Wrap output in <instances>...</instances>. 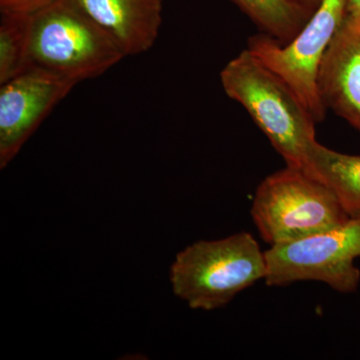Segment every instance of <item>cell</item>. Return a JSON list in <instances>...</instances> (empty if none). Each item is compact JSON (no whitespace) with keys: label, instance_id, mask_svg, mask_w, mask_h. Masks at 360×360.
Masks as SVG:
<instances>
[{"label":"cell","instance_id":"1","mask_svg":"<svg viewBox=\"0 0 360 360\" xmlns=\"http://www.w3.org/2000/svg\"><path fill=\"white\" fill-rule=\"evenodd\" d=\"M220 80L226 96L250 113L286 165L309 172L316 122L285 80L248 49L224 66Z\"/></svg>","mask_w":360,"mask_h":360},{"label":"cell","instance_id":"2","mask_svg":"<svg viewBox=\"0 0 360 360\" xmlns=\"http://www.w3.org/2000/svg\"><path fill=\"white\" fill-rule=\"evenodd\" d=\"M124 58L75 0H56L32 13L25 71H42L77 84L101 77Z\"/></svg>","mask_w":360,"mask_h":360},{"label":"cell","instance_id":"3","mask_svg":"<svg viewBox=\"0 0 360 360\" xmlns=\"http://www.w3.org/2000/svg\"><path fill=\"white\" fill-rule=\"evenodd\" d=\"M265 252L248 232L198 241L179 252L170 269L174 295L193 309L224 307L241 291L265 279Z\"/></svg>","mask_w":360,"mask_h":360},{"label":"cell","instance_id":"4","mask_svg":"<svg viewBox=\"0 0 360 360\" xmlns=\"http://www.w3.org/2000/svg\"><path fill=\"white\" fill-rule=\"evenodd\" d=\"M251 217L270 246L329 231L350 219L324 182L290 165L260 182Z\"/></svg>","mask_w":360,"mask_h":360},{"label":"cell","instance_id":"5","mask_svg":"<svg viewBox=\"0 0 360 360\" xmlns=\"http://www.w3.org/2000/svg\"><path fill=\"white\" fill-rule=\"evenodd\" d=\"M269 286L297 281H321L340 293L355 292L360 270V219H349L329 231L270 246L265 251Z\"/></svg>","mask_w":360,"mask_h":360},{"label":"cell","instance_id":"6","mask_svg":"<svg viewBox=\"0 0 360 360\" xmlns=\"http://www.w3.org/2000/svg\"><path fill=\"white\" fill-rule=\"evenodd\" d=\"M347 4L348 0H323L290 44H281L264 33L248 39V51L285 80L316 123L323 122L328 111L319 96L317 72L347 16Z\"/></svg>","mask_w":360,"mask_h":360},{"label":"cell","instance_id":"7","mask_svg":"<svg viewBox=\"0 0 360 360\" xmlns=\"http://www.w3.org/2000/svg\"><path fill=\"white\" fill-rule=\"evenodd\" d=\"M75 84L28 70L0 89V167L4 169Z\"/></svg>","mask_w":360,"mask_h":360},{"label":"cell","instance_id":"8","mask_svg":"<svg viewBox=\"0 0 360 360\" xmlns=\"http://www.w3.org/2000/svg\"><path fill=\"white\" fill-rule=\"evenodd\" d=\"M317 89L326 110L360 132V21L345 16L317 72Z\"/></svg>","mask_w":360,"mask_h":360},{"label":"cell","instance_id":"9","mask_svg":"<svg viewBox=\"0 0 360 360\" xmlns=\"http://www.w3.org/2000/svg\"><path fill=\"white\" fill-rule=\"evenodd\" d=\"M108 33L125 56L155 44L162 23L163 0H75Z\"/></svg>","mask_w":360,"mask_h":360},{"label":"cell","instance_id":"10","mask_svg":"<svg viewBox=\"0 0 360 360\" xmlns=\"http://www.w3.org/2000/svg\"><path fill=\"white\" fill-rule=\"evenodd\" d=\"M309 172L335 193L350 219H360V155L338 153L316 141L310 148Z\"/></svg>","mask_w":360,"mask_h":360},{"label":"cell","instance_id":"11","mask_svg":"<svg viewBox=\"0 0 360 360\" xmlns=\"http://www.w3.org/2000/svg\"><path fill=\"white\" fill-rule=\"evenodd\" d=\"M258 30L281 42L290 44L314 11L295 0H231Z\"/></svg>","mask_w":360,"mask_h":360},{"label":"cell","instance_id":"12","mask_svg":"<svg viewBox=\"0 0 360 360\" xmlns=\"http://www.w3.org/2000/svg\"><path fill=\"white\" fill-rule=\"evenodd\" d=\"M32 13L1 11L0 84L25 72L30 47Z\"/></svg>","mask_w":360,"mask_h":360},{"label":"cell","instance_id":"13","mask_svg":"<svg viewBox=\"0 0 360 360\" xmlns=\"http://www.w3.org/2000/svg\"><path fill=\"white\" fill-rule=\"evenodd\" d=\"M56 0H0L1 11L32 13Z\"/></svg>","mask_w":360,"mask_h":360},{"label":"cell","instance_id":"14","mask_svg":"<svg viewBox=\"0 0 360 360\" xmlns=\"http://www.w3.org/2000/svg\"><path fill=\"white\" fill-rule=\"evenodd\" d=\"M347 15L360 21V0H348Z\"/></svg>","mask_w":360,"mask_h":360},{"label":"cell","instance_id":"15","mask_svg":"<svg viewBox=\"0 0 360 360\" xmlns=\"http://www.w3.org/2000/svg\"><path fill=\"white\" fill-rule=\"evenodd\" d=\"M295 1L300 2V4H303V6L309 7V9L315 11L317 7L321 6L323 0H295Z\"/></svg>","mask_w":360,"mask_h":360}]
</instances>
